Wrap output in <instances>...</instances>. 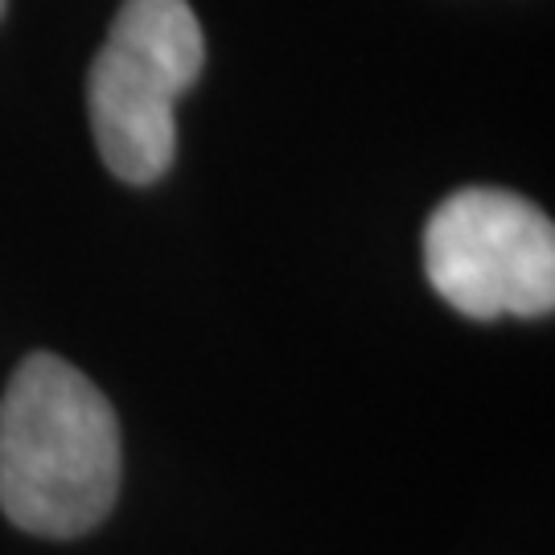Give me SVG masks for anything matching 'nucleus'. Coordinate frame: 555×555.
I'll return each mask as SVG.
<instances>
[{"mask_svg":"<svg viewBox=\"0 0 555 555\" xmlns=\"http://www.w3.org/2000/svg\"><path fill=\"white\" fill-rule=\"evenodd\" d=\"M119 494V424L103 391L59 354H29L0 399V511L46 539L100 527Z\"/></svg>","mask_w":555,"mask_h":555,"instance_id":"f257e3e1","label":"nucleus"},{"mask_svg":"<svg viewBox=\"0 0 555 555\" xmlns=\"http://www.w3.org/2000/svg\"><path fill=\"white\" fill-rule=\"evenodd\" d=\"M4 4H9V0H0V17H4Z\"/></svg>","mask_w":555,"mask_h":555,"instance_id":"20e7f679","label":"nucleus"},{"mask_svg":"<svg viewBox=\"0 0 555 555\" xmlns=\"http://www.w3.org/2000/svg\"><path fill=\"white\" fill-rule=\"evenodd\" d=\"M424 268L433 288L465 318H547L555 305V227L511 190L474 185L433 210Z\"/></svg>","mask_w":555,"mask_h":555,"instance_id":"7ed1b4c3","label":"nucleus"},{"mask_svg":"<svg viewBox=\"0 0 555 555\" xmlns=\"http://www.w3.org/2000/svg\"><path fill=\"white\" fill-rule=\"evenodd\" d=\"M206 41L185 0H124L87 82L103 165L128 185L169 173L178 153L173 107L194 87Z\"/></svg>","mask_w":555,"mask_h":555,"instance_id":"f03ea898","label":"nucleus"}]
</instances>
